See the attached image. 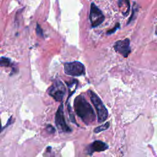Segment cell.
I'll return each instance as SVG.
<instances>
[{"instance_id": "8", "label": "cell", "mask_w": 157, "mask_h": 157, "mask_svg": "<svg viewBox=\"0 0 157 157\" xmlns=\"http://www.w3.org/2000/svg\"><path fill=\"white\" fill-rule=\"evenodd\" d=\"M109 148V145L101 140H95L92 142L88 148V153L91 155L95 151L100 152L106 150Z\"/></svg>"}, {"instance_id": "11", "label": "cell", "mask_w": 157, "mask_h": 157, "mask_svg": "<svg viewBox=\"0 0 157 157\" xmlns=\"http://www.w3.org/2000/svg\"><path fill=\"white\" fill-rule=\"evenodd\" d=\"M77 84H78V82H77V80H74L71 83H67L68 88H69V93H70L69 97H70L74 93V91H75V90L77 88ZM69 97H68V98H69Z\"/></svg>"}, {"instance_id": "17", "label": "cell", "mask_w": 157, "mask_h": 157, "mask_svg": "<svg viewBox=\"0 0 157 157\" xmlns=\"http://www.w3.org/2000/svg\"><path fill=\"white\" fill-rule=\"evenodd\" d=\"M137 12V7H134H134H133V9H132V15L131 16V17H130V18H129V21H128V23L132 20V18H134V14L135 13H136Z\"/></svg>"}, {"instance_id": "18", "label": "cell", "mask_w": 157, "mask_h": 157, "mask_svg": "<svg viewBox=\"0 0 157 157\" xmlns=\"http://www.w3.org/2000/svg\"><path fill=\"white\" fill-rule=\"evenodd\" d=\"M156 34H157V31H156Z\"/></svg>"}, {"instance_id": "7", "label": "cell", "mask_w": 157, "mask_h": 157, "mask_svg": "<svg viewBox=\"0 0 157 157\" xmlns=\"http://www.w3.org/2000/svg\"><path fill=\"white\" fill-rule=\"evenodd\" d=\"M129 39L126 38L123 40L117 41L113 45V48L116 52L120 53L123 57L126 58L131 53Z\"/></svg>"}, {"instance_id": "5", "label": "cell", "mask_w": 157, "mask_h": 157, "mask_svg": "<svg viewBox=\"0 0 157 157\" xmlns=\"http://www.w3.org/2000/svg\"><path fill=\"white\" fill-rule=\"evenodd\" d=\"M55 122L56 128L60 132H70L72 131L71 128L67 124L63 111V104L61 103L55 113Z\"/></svg>"}, {"instance_id": "10", "label": "cell", "mask_w": 157, "mask_h": 157, "mask_svg": "<svg viewBox=\"0 0 157 157\" xmlns=\"http://www.w3.org/2000/svg\"><path fill=\"white\" fill-rule=\"evenodd\" d=\"M110 126V122L109 121H107L105 122V123H104L103 124H101L100 126H98L97 127H96L93 131L94 133H99L101 131H105L106 129H107Z\"/></svg>"}, {"instance_id": "13", "label": "cell", "mask_w": 157, "mask_h": 157, "mask_svg": "<svg viewBox=\"0 0 157 157\" xmlns=\"http://www.w3.org/2000/svg\"><path fill=\"white\" fill-rule=\"evenodd\" d=\"M67 109H68L69 115V118H70L71 121L72 123H75V124H77L76 121H75V119L74 113H73V112H72V109H71V107H70L69 105L68 107H67ZM77 125H78V124H77Z\"/></svg>"}, {"instance_id": "1", "label": "cell", "mask_w": 157, "mask_h": 157, "mask_svg": "<svg viewBox=\"0 0 157 157\" xmlns=\"http://www.w3.org/2000/svg\"><path fill=\"white\" fill-rule=\"evenodd\" d=\"M74 109L77 116L83 121L84 123L88 125L94 121L96 114L91 105L82 95L77 96L74 101Z\"/></svg>"}, {"instance_id": "15", "label": "cell", "mask_w": 157, "mask_h": 157, "mask_svg": "<svg viewBox=\"0 0 157 157\" xmlns=\"http://www.w3.org/2000/svg\"><path fill=\"white\" fill-rule=\"evenodd\" d=\"M46 130L47 131V132L48 133H50V134H53V133H55V129L50 124H48L46 127Z\"/></svg>"}, {"instance_id": "4", "label": "cell", "mask_w": 157, "mask_h": 157, "mask_svg": "<svg viewBox=\"0 0 157 157\" xmlns=\"http://www.w3.org/2000/svg\"><path fill=\"white\" fill-rule=\"evenodd\" d=\"M64 70L66 74L71 76H80L85 73L84 65L79 61L64 63Z\"/></svg>"}, {"instance_id": "16", "label": "cell", "mask_w": 157, "mask_h": 157, "mask_svg": "<svg viewBox=\"0 0 157 157\" xmlns=\"http://www.w3.org/2000/svg\"><path fill=\"white\" fill-rule=\"evenodd\" d=\"M119 26H120V24H119V23H117L116 25L115 26V27H114L113 28H112V29H110V30H109V31H107V34H112L114 33L115 32V31L119 28Z\"/></svg>"}, {"instance_id": "9", "label": "cell", "mask_w": 157, "mask_h": 157, "mask_svg": "<svg viewBox=\"0 0 157 157\" xmlns=\"http://www.w3.org/2000/svg\"><path fill=\"white\" fill-rule=\"evenodd\" d=\"M118 5L120 9H123V15L124 16L128 15L130 9L129 0H118Z\"/></svg>"}, {"instance_id": "2", "label": "cell", "mask_w": 157, "mask_h": 157, "mask_svg": "<svg viewBox=\"0 0 157 157\" xmlns=\"http://www.w3.org/2000/svg\"><path fill=\"white\" fill-rule=\"evenodd\" d=\"M90 100L95 107L97 113L98 121L99 123L104 122L108 117L109 112L101 98L93 91H88Z\"/></svg>"}, {"instance_id": "12", "label": "cell", "mask_w": 157, "mask_h": 157, "mask_svg": "<svg viewBox=\"0 0 157 157\" xmlns=\"http://www.w3.org/2000/svg\"><path fill=\"white\" fill-rule=\"evenodd\" d=\"M0 61V65L1 67H11V66L12 65L10 59L4 56H2L1 58Z\"/></svg>"}, {"instance_id": "3", "label": "cell", "mask_w": 157, "mask_h": 157, "mask_svg": "<svg viewBox=\"0 0 157 157\" xmlns=\"http://www.w3.org/2000/svg\"><path fill=\"white\" fill-rule=\"evenodd\" d=\"M66 87L63 83L58 80H55L48 89V94L56 101H62L66 94Z\"/></svg>"}, {"instance_id": "14", "label": "cell", "mask_w": 157, "mask_h": 157, "mask_svg": "<svg viewBox=\"0 0 157 157\" xmlns=\"http://www.w3.org/2000/svg\"><path fill=\"white\" fill-rule=\"evenodd\" d=\"M36 34L39 37H43V32H42V29L40 27V26L39 24H37V26L36 28Z\"/></svg>"}, {"instance_id": "6", "label": "cell", "mask_w": 157, "mask_h": 157, "mask_svg": "<svg viewBox=\"0 0 157 157\" xmlns=\"http://www.w3.org/2000/svg\"><path fill=\"white\" fill-rule=\"evenodd\" d=\"M104 15L101 10L95 4L91 3L90 12V20L91 26L93 28H96L99 26L104 21Z\"/></svg>"}]
</instances>
